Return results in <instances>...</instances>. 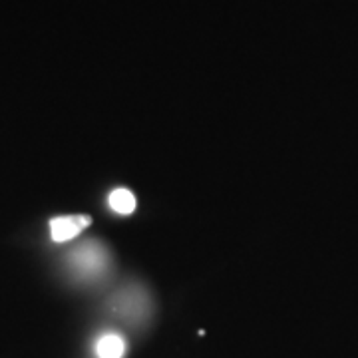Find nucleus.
<instances>
[{"label": "nucleus", "mask_w": 358, "mask_h": 358, "mask_svg": "<svg viewBox=\"0 0 358 358\" xmlns=\"http://www.w3.org/2000/svg\"><path fill=\"white\" fill-rule=\"evenodd\" d=\"M110 207H112V211L120 213V215H129L136 209V195L129 189H124V187L114 189L110 193Z\"/></svg>", "instance_id": "obj_4"}, {"label": "nucleus", "mask_w": 358, "mask_h": 358, "mask_svg": "<svg viewBox=\"0 0 358 358\" xmlns=\"http://www.w3.org/2000/svg\"><path fill=\"white\" fill-rule=\"evenodd\" d=\"M96 352L100 358H122L126 352V343L117 334H103L96 345Z\"/></svg>", "instance_id": "obj_3"}, {"label": "nucleus", "mask_w": 358, "mask_h": 358, "mask_svg": "<svg viewBox=\"0 0 358 358\" xmlns=\"http://www.w3.org/2000/svg\"><path fill=\"white\" fill-rule=\"evenodd\" d=\"M72 268L86 279H96L110 267V251L100 241H86L72 251Z\"/></svg>", "instance_id": "obj_1"}, {"label": "nucleus", "mask_w": 358, "mask_h": 358, "mask_svg": "<svg viewBox=\"0 0 358 358\" xmlns=\"http://www.w3.org/2000/svg\"><path fill=\"white\" fill-rule=\"evenodd\" d=\"M92 225L90 215H64V217H54L50 221V235L52 241L64 243L74 239L84 229Z\"/></svg>", "instance_id": "obj_2"}]
</instances>
